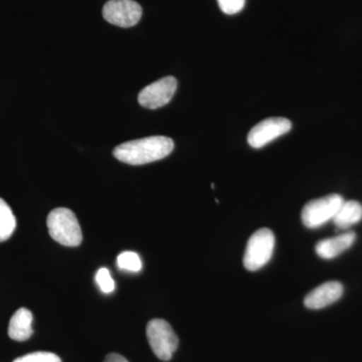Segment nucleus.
Wrapping results in <instances>:
<instances>
[{"label":"nucleus","mask_w":362,"mask_h":362,"mask_svg":"<svg viewBox=\"0 0 362 362\" xmlns=\"http://www.w3.org/2000/svg\"><path fill=\"white\" fill-rule=\"evenodd\" d=\"M275 249V235L269 228H261L252 233L247 240L244 255V266L247 271L255 272L269 263Z\"/></svg>","instance_id":"7ed1b4c3"},{"label":"nucleus","mask_w":362,"mask_h":362,"mask_svg":"<svg viewBox=\"0 0 362 362\" xmlns=\"http://www.w3.org/2000/svg\"><path fill=\"white\" fill-rule=\"evenodd\" d=\"M117 265L123 271L138 273L141 271L142 262L138 254L134 252H123L117 258Z\"/></svg>","instance_id":"4468645a"},{"label":"nucleus","mask_w":362,"mask_h":362,"mask_svg":"<svg viewBox=\"0 0 362 362\" xmlns=\"http://www.w3.org/2000/svg\"><path fill=\"white\" fill-rule=\"evenodd\" d=\"M146 335L152 351L159 359L168 361L173 358L178 347V337L170 324L163 319H153L147 324Z\"/></svg>","instance_id":"20e7f679"},{"label":"nucleus","mask_w":362,"mask_h":362,"mask_svg":"<svg viewBox=\"0 0 362 362\" xmlns=\"http://www.w3.org/2000/svg\"><path fill=\"white\" fill-rule=\"evenodd\" d=\"M13 362H62V361L57 354L52 352L40 351L18 357Z\"/></svg>","instance_id":"2eb2a0df"},{"label":"nucleus","mask_w":362,"mask_h":362,"mask_svg":"<svg viewBox=\"0 0 362 362\" xmlns=\"http://www.w3.org/2000/svg\"><path fill=\"white\" fill-rule=\"evenodd\" d=\"M175 148V142L165 136H150L118 145L113 154L118 160L130 165H143L165 158Z\"/></svg>","instance_id":"f257e3e1"},{"label":"nucleus","mask_w":362,"mask_h":362,"mask_svg":"<svg viewBox=\"0 0 362 362\" xmlns=\"http://www.w3.org/2000/svg\"><path fill=\"white\" fill-rule=\"evenodd\" d=\"M33 316L26 308L18 309L11 317L8 326V337L16 341H25L32 337Z\"/></svg>","instance_id":"9b49d317"},{"label":"nucleus","mask_w":362,"mask_h":362,"mask_svg":"<svg viewBox=\"0 0 362 362\" xmlns=\"http://www.w3.org/2000/svg\"><path fill=\"white\" fill-rule=\"evenodd\" d=\"M47 228L52 239L65 247L80 246L82 230L77 216L66 207L52 209L47 218Z\"/></svg>","instance_id":"f03ea898"},{"label":"nucleus","mask_w":362,"mask_h":362,"mask_svg":"<svg viewBox=\"0 0 362 362\" xmlns=\"http://www.w3.org/2000/svg\"><path fill=\"white\" fill-rule=\"evenodd\" d=\"M291 128L292 123L288 119L281 117L265 119L252 128L247 135V142L252 148H262L289 132Z\"/></svg>","instance_id":"423d86ee"},{"label":"nucleus","mask_w":362,"mask_h":362,"mask_svg":"<svg viewBox=\"0 0 362 362\" xmlns=\"http://www.w3.org/2000/svg\"><path fill=\"white\" fill-rule=\"evenodd\" d=\"M105 20L120 28H131L139 23L142 8L133 0H110L103 8Z\"/></svg>","instance_id":"6e6552de"},{"label":"nucleus","mask_w":362,"mask_h":362,"mask_svg":"<svg viewBox=\"0 0 362 362\" xmlns=\"http://www.w3.org/2000/svg\"><path fill=\"white\" fill-rule=\"evenodd\" d=\"M343 202L341 195L337 194L309 202L302 209V223L308 228H320L334 218Z\"/></svg>","instance_id":"39448f33"},{"label":"nucleus","mask_w":362,"mask_h":362,"mask_svg":"<svg viewBox=\"0 0 362 362\" xmlns=\"http://www.w3.org/2000/svg\"><path fill=\"white\" fill-rule=\"evenodd\" d=\"M104 362H128L125 357L118 354H110L106 356Z\"/></svg>","instance_id":"a211bd4d"},{"label":"nucleus","mask_w":362,"mask_h":362,"mask_svg":"<svg viewBox=\"0 0 362 362\" xmlns=\"http://www.w3.org/2000/svg\"><path fill=\"white\" fill-rule=\"evenodd\" d=\"M16 228V216L6 201L0 199V243L6 242L13 235Z\"/></svg>","instance_id":"ddd939ff"},{"label":"nucleus","mask_w":362,"mask_h":362,"mask_svg":"<svg viewBox=\"0 0 362 362\" xmlns=\"http://www.w3.org/2000/svg\"><path fill=\"white\" fill-rule=\"evenodd\" d=\"M96 282L101 291L105 293V294H109V293L113 292L114 289H115V283H114L108 269L101 268L97 272Z\"/></svg>","instance_id":"dca6fc26"},{"label":"nucleus","mask_w":362,"mask_h":362,"mask_svg":"<svg viewBox=\"0 0 362 362\" xmlns=\"http://www.w3.org/2000/svg\"><path fill=\"white\" fill-rule=\"evenodd\" d=\"M177 81L175 77L159 78L144 88L138 95V102L147 109H158L165 106L175 96Z\"/></svg>","instance_id":"0eeeda50"},{"label":"nucleus","mask_w":362,"mask_h":362,"mask_svg":"<svg viewBox=\"0 0 362 362\" xmlns=\"http://www.w3.org/2000/svg\"><path fill=\"white\" fill-rule=\"evenodd\" d=\"M343 286L337 281L323 283L306 295L304 305L309 309L318 310L335 303L343 295Z\"/></svg>","instance_id":"1a4fd4ad"},{"label":"nucleus","mask_w":362,"mask_h":362,"mask_svg":"<svg viewBox=\"0 0 362 362\" xmlns=\"http://www.w3.org/2000/svg\"><path fill=\"white\" fill-rule=\"evenodd\" d=\"M362 220V206L356 201L343 202L332 221L338 230H347Z\"/></svg>","instance_id":"f8f14e48"},{"label":"nucleus","mask_w":362,"mask_h":362,"mask_svg":"<svg viewBox=\"0 0 362 362\" xmlns=\"http://www.w3.org/2000/svg\"><path fill=\"white\" fill-rule=\"evenodd\" d=\"M356 240V235L354 232L340 233L337 237L319 240L315 246V252L320 258L334 259L350 249Z\"/></svg>","instance_id":"9d476101"},{"label":"nucleus","mask_w":362,"mask_h":362,"mask_svg":"<svg viewBox=\"0 0 362 362\" xmlns=\"http://www.w3.org/2000/svg\"><path fill=\"white\" fill-rule=\"evenodd\" d=\"M218 4L223 13L233 16L243 11L246 0H218Z\"/></svg>","instance_id":"f3484780"}]
</instances>
